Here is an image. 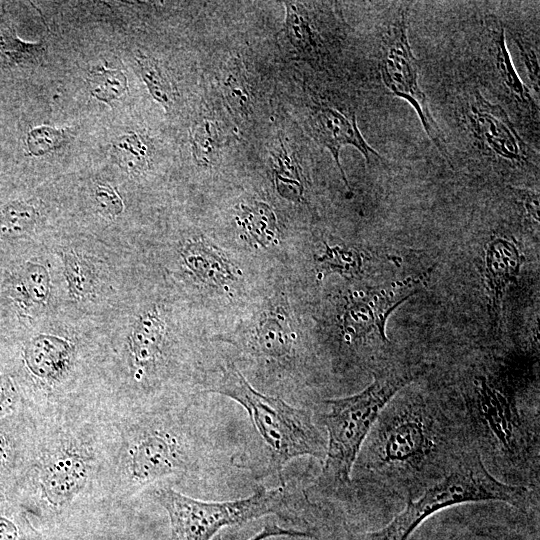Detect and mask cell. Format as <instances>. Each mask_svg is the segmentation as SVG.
Instances as JSON below:
<instances>
[{"label":"cell","mask_w":540,"mask_h":540,"mask_svg":"<svg viewBox=\"0 0 540 540\" xmlns=\"http://www.w3.org/2000/svg\"><path fill=\"white\" fill-rule=\"evenodd\" d=\"M516 43L521 51V55L527 69V73L533 88L539 92V61L536 49L519 36Z\"/></svg>","instance_id":"cell-34"},{"label":"cell","mask_w":540,"mask_h":540,"mask_svg":"<svg viewBox=\"0 0 540 540\" xmlns=\"http://www.w3.org/2000/svg\"><path fill=\"white\" fill-rule=\"evenodd\" d=\"M397 393L380 411L356 459L369 478L408 498L441 479L465 447L459 415L446 413L420 395Z\"/></svg>","instance_id":"cell-1"},{"label":"cell","mask_w":540,"mask_h":540,"mask_svg":"<svg viewBox=\"0 0 540 540\" xmlns=\"http://www.w3.org/2000/svg\"><path fill=\"white\" fill-rule=\"evenodd\" d=\"M17 270L34 306H45L51 293V279L48 269L40 263L27 261Z\"/></svg>","instance_id":"cell-24"},{"label":"cell","mask_w":540,"mask_h":540,"mask_svg":"<svg viewBox=\"0 0 540 540\" xmlns=\"http://www.w3.org/2000/svg\"><path fill=\"white\" fill-rule=\"evenodd\" d=\"M185 266L202 282L223 287L236 280L232 264L215 247L203 241H188L181 249Z\"/></svg>","instance_id":"cell-16"},{"label":"cell","mask_w":540,"mask_h":540,"mask_svg":"<svg viewBox=\"0 0 540 540\" xmlns=\"http://www.w3.org/2000/svg\"><path fill=\"white\" fill-rule=\"evenodd\" d=\"M499 501L523 512L531 495L525 486L496 479L476 448H468L441 479L407 499L406 507L380 530L360 535V540H408L413 531L436 512L463 503Z\"/></svg>","instance_id":"cell-5"},{"label":"cell","mask_w":540,"mask_h":540,"mask_svg":"<svg viewBox=\"0 0 540 540\" xmlns=\"http://www.w3.org/2000/svg\"><path fill=\"white\" fill-rule=\"evenodd\" d=\"M379 67L385 86L394 95L404 99L413 107L426 135L441 156L450 164V154L443 133L430 111L425 93L420 87L419 65L409 43L406 10L401 11L389 23L383 34Z\"/></svg>","instance_id":"cell-6"},{"label":"cell","mask_w":540,"mask_h":540,"mask_svg":"<svg viewBox=\"0 0 540 540\" xmlns=\"http://www.w3.org/2000/svg\"><path fill=\"white\" fill-rule=\"evenodd\" d=\"M63 141L64 136L61 130L40 126L28 133L26 143L31 155L41 156L60 147Z\"/></svg>","instance_id":"cell-29"},{"label":"cell","mask_w":540,"mask_h":540,"mask_svg":"<svg viewBox=\"0 0 540 540\" xmlns=\"http://www.w3.org/2000/svg\"><path fill=\"white\" fill-rule=\"evenodd\" d=\"M12 442L9 436L0 430V477L8 470L12 460Z\"/></svg>","instance_id":"cell-36"},{"label":"cell","mask_w":540,"mask_h":540,"mask_svg":"<svg viewBox=\"0 0 540 540\" xmlns=\"http://www.w3.org/2000/svg\"><path fill=\"white\" fill-rule=\"evenodd\" d=\"M19 393L13 378L6 373L0 374V419L11 415L18 404Z\"/></svg>","instance_id":"cell-33"},{"label":"cell","mask_w":540,"mask_h":540,"mask_svg":"<svg viewBox=\"0 0 540 540\" xmlns=\"http://www.w3.org/2000/svg\"><path fill=\"white\" fill-rule=\"evenodd\" d=\"M60 257L69 295L76 301L91 297L97 283L92 263L75 251H63Z\"/></svg>","instance_id":"cell-19"},{"label":"cell","mask_w":540,"mask_h":540,"mask_svg":"<svg viewBox=\"0 0 540 540\" xmlns=\"http://www.w3.org/2000/svg\"><path fill=\"white\" fill-rule=\"evenodd\" d=\"M164 334L165 323L155 309L141 314L133 325L129 336V351L140 377L158 361Z\"/></svg>","instance_id":"cell-15"},{"label":"cell","mask_w":540,"mask_h":540,"mask_svg":"<svg viewBox=\"0 0 540 540\" xmlns=\"http://www.w3.org/2000/svg\"><path fill=\"white\" fill-rule=\"evenodd\" d=\"M40 221L38 208L28 201H14L0 208V242L30 234Z\"/></svg>","instance_id":"cell-20"},{"label":"cell","mask_w":540,"mask_h":540,"mask_svg":"<svg viewBox=\"0 0 540 540\" xmlns=\"http://www.w3.org/2000/svg\"><path fill=\"white\" fill-rule=\"evenodd\" d=\"M523 199V206L526 209V212L538 222L539 220V195L538 193L532 191H517Z\"/></svg>","instance_id":"cell-37"},{"label":"cell","mask_w":540,"mask_h":540,"mask_svg":"<svg viewBox=\"0 0 540 540\" xmlns=\"http://www.w3.org/2000/svg\"><path fill=\"white\" fill-rule=\"evenodd\" d=\"M193 155L201 166L212 165L218 157L220 139L214 123L203 120L196 124L192 135Z\"/></svg>","instance_id":"cell-25"},{"label":"cell","mask_w":540,"mask_h":540,"mask_svg":"<svg viewBox=\"0 0 540 540\" xmlns=\"http://www.w3.org/2000/svg\"><path fill=\"white\" fill-rule=\"evenodd\" d=\"M154 496L169 516V540H211L223 527L266 515L307 525L313 506L294 481H282L273 489L261 486L249 497L229 501H202L169 487L157 489Z\"/></svg>","instance_id":"cell-4"},{"label":"cell","mask_w":540,"mask_h":540,"mask_svg":"<svg viewBox=\"0 0 540 540\" xmlns=\"http://www.w3.org/2000/svg\"><path fill=\"white\" fill-rule=\"evenodd\" d=\"M295 335L287 318L278 312H269L260 319L253 336V350L265 357H288L293 350Z\"/></svg>","instance_id":"cell-17"},{"label":"cell","mask_w":540,"mask_h":540,"mask_svg":"<svg viewBox=\"0 0 540 540\" xmlns=\"http://www.w3.org/2000/svg\"><path fill=\"white\" fill-rule=\"evenodd\" d=\"M114 148L122 155L121 161L132 172H140L148 162V147L136 134H128L120 137Z\"/></svg>","instance_id":"cell-28"},{"label":"cell","mask_w":540,"mask_h":540,"mask_svg":"<svg viewBox=\"0 0 540 540\" xmlns=\"http://www.w3.org/2000/svg\"><path fill=\"white\" fill-rule=\"evenodd\" d=\"M94 199L98 211L108 219L117 218L124 210L121 197L109 184H97L94 188Z\"/></svg>","instance_id":"cell-31"},{"label":"cell","mask_w":540,"mask_h":540,"mask_svg":"<svg viewBox=\"0 0 540 540\" xmlns=\"http://www.w3.org/2000/svg\"><path fill=\"white\" fill-rule=\"evenodd\" d=\"M208 391L230 397L247 411L256 434V447L244 451L238 464L256 477L281 476L285 466L301 456L324 460L327 440L308 409L260 393L232 364L212 377Z\"/></svg>","instance_id":"cell-2"},{"label":"cell","mask_w":540,"mask_h":540,"mask_svg":"<svg viewBox=\"0 0 540 540\" xmlns=\"http://www.w3.org/2000/svg\"><path fill=\"white\" fill-rule=\"evenodd\" d=\"M488 55L492 74L496 77L506 97L520 108L535 110L529 90L518 76L505 41V31L497 19L489 20Z\"/></svg>","instance_id":"cell-13"},{"label":"cell","mask_w":540,"mask_h":540,"mask_svg":"<svg viewBox=\"0 0 540 540\" xmlns=\"http://www.w3.org/2000/svg\"><path fill=\"white\" fill-rule=\"evenodd\" d=\"M272 537L315 539L317 537V534L314 531L283 528L276 523H268L260 532H258L248 540H266ZM211 540H223V538L218 533Z\"/></svg>","instance_id":"cell-32"},{"label":"cell","mask_w":540,"mask_h":540,"mask_svg":"<svg viewBox=\"0 0 540 540\" xmlns=\"http://www.w3.org/2000/svg\"><path fill=\"white\" fill-rule=\"evenodd\" d=\"M0 540H21V528L17 521L0 513Z\"/></svg>","instance_id":"cell-35"},{"label":"cell","mask_w":540,"mask_h":540,"mask_svg":"<svg viewBox=\"0 0 540 540\" xmlns=\"http://www.w3.org/2000/svg\"><path fill=\"white\" fill-rule=\"evenodd\" d=\"M521 256L517 247L503 238L492 240L487 248L485 277L491 297V307L497 322L503 293L518 276Z\"/></svg>","instance_id":"cell-14"},{"label":"cell","mask_w":540,"mask_h":540,"mask_svg":"<svg viewBox=\"0 0 540 540\" xmlns=\"http://www.w3.org/2000/svg\"><path fill=\"white\" fill-rule=\"evenodd\" d=\"M3 293L23 314H30L36 309L26 291L18 270H14L6 275L3 281Z\"/></svg>","instance_id":"cell-30"},{"label":"cell","mask_w":540,"mask_h":540,"mask_svg":"<svg viewBox=\"0 0 540 540\" xmlns=\"http://www.w3.org/2000/svg\"><path fill=\"white\" fill-rule=\"evenodd\" d=\"M318 262L326 272H337L341 275L354 277L359 274L362 260L358 252L343 249L339 246L326 245L325 254Z\"/></svg>","instance_id":"cell-27"},{"label":"cell","mask_w":540,"mask_h":540,"mask_svg":"<svg viewBox=\"0 0 540 540\" xmlns=\"http://www.w3.org/2000/svg\"><path fill=\"white\" fill-rule=\"evenodd\" d=\"M92 96L104 102L120 98L127 91L126 76L115 69L98 68L89 76Z\"/></svg>","instance_id":"cell-23"},{"label":"cell","mask_w":540,"mask_h":540,"mask_svg":"<svg viewBox=\"0 0 540 540\" xmlns=\"http://www.w3.org/2000/svg\"><path fill=\"white\" fill-rule=\"evenodd\" d=\"M275 183L279 194L289 200H299L304 191L300 168L283 143L272 152Z\"/></svg>","instance_id":"cell-21"},{"label":"cell","mask_w":540,"mask_h":540,"mask_svg":"<svg viewBox=\"0 0 540 540\" xmlns=\"http://www.w3.org/2000/svg\"><path fill=\"white\" fill-rule=\"evenodd\" d=\"M286 33L291 43L300 51L311 50L314 39L308 15L303 6L287 2Z\"/></svg>","instance_id":"cell-26"},{"label":"cell","mask_w":540,"mask_h":540,"mask_svg":"<svg viewBox=\"0 0 540 540\" xmlns=\"http://www.w3.org/2000/svg\"><path fill=\"white\" fill-rule=\"evenodd\" d=\"M74 348L65 338L38 334L23 347V360L28 371L35 377L54 381L67 372Z\"/></svg>","instance_id":"cell-12"},{"label":"cell","mask_w":540,"mask_h":540,"mask_svg":"<svg viewBox=\"0 0 540 540\" xmlns=\"http://www.w3.org/2000/svg\"><path fill=\"white\" fill-rule=\"evenodd\" d=\"M197 460L182 433L166 427L142 431L128 451V473L138 485L189 469Z\"/></svg>","instance_id":"cell-7"},{"label":"cell","mask_w":540,"mask_h":540,"mask_svg":"<svg viewBox=\"0 0 540 540\" xmlns=\"http://www.w3.org/2000/svg\"><path fill=\"white\" fill-rule=\"evenodd\" d=\"M349 540H360V535L352 536Z\"/></svg>","instance_id":"cell-38"},{"label":"cell","mask_w":540,"mask_h":540,"mask_svg":"<svg viewBox=\"0 0 540 540\" xmlns=\"http://www.w3.org/2000/svg\"><path fill=\"white\" fill-rule=\"evenodd\" d=\"M137 63L141 77L152 97L167 111L170 110L174 104L175 93L164 70L155 59L149 56H137Z\"/></svg>","instance_id":"cell-22"},{"label":"cell","mask_w":540,"mask_h":540,"mask_svg":"<svg viewBox=\"0 0 540 540\" xmlns=\"http://www.w3.org/2000/svg\"><path fill=\"white\" fill-rule=\"evenodd\" d=\"M422 286L423 276L409 278L351 301L345 315L346 330L353 336H359L376 329L380 338L387 341L385 323L388 316Z\"/></svg>","instance_id":"cell-9"},{"label":"cell","mask_w":540,"mask_h":540,"mask_svg":"<svg viewBox=\"0 0 540 540\" xmlns=\"http://www.w3.org/2000/svg\"><path fill=\"white\" fill-rule=\"evenodd\" d=\"M308 124L312 137L330 151L348 189L349 184L340 163V151L344 146L355 147L368 163L372 158L381 159L360 133L354 114L347 115L330 106L318 104L310 108Z\"/></svg>","instance_id":"cell-10"},{"label":"cell","mask_w":540,"mask_h":540,"mask_svg":"<svg viewBox=\"0 0 540 540\" xmlns=\"http://www.w3.org/2000/svg\"><path fill=\"white\" fill-rule=\"evenodd\" d=\"M422 371L416 365H390L374 373L373 382L363 391L323 401L327 446L323 466L315 482L318 493L334 496L351 488V473L356 459L380 411Z\"/></svg>","instance_id":"cell-3"},{"label":"cell","mask_w":540,"mask_h":540,"mask_svg":"<svg viewBox=\"0 0 540 540\" xmlns=\"http://www.w3.org/2000/svg\"><path fill=\"white\" fill-rule=\"evenodd\" d=\"M89 477V464L74 449L55 453L45 464L40 476L45 499L53 506L67 505L82 491Z\"/></svg>","instance_id":"cell-11"},{"label":"cell","mask_w":540,"mask_h":540,"mask_svg":"<svg viewBox=\"0 0 540 540\" xmlns=\"http://www.w3.org/2000/svg\"><path fill=\"white\" fill-rule=\"evenodd\" d=\"M237 223L243 227L247 238L254 245L269 247L278 243V226L274 211L263 202L241 206Z\"/></svg>","instance_id":"cell-18"},{"label":"cell","mask_w":540,"mask_h":540,"mask_svg":"<svg viewBox=\"0 0 540 540\" xmlns=\"http://www.w3.org/2000/svg\"><path fill=\"white\" fill-rule=\"evenodd\" d=\"M465 115L472 136L482 148L516 164L526 163L530 150L521 139L505 110L474 91L467 100Z\"/></svg>","instance_id":"cell-8"}]
</instances>
